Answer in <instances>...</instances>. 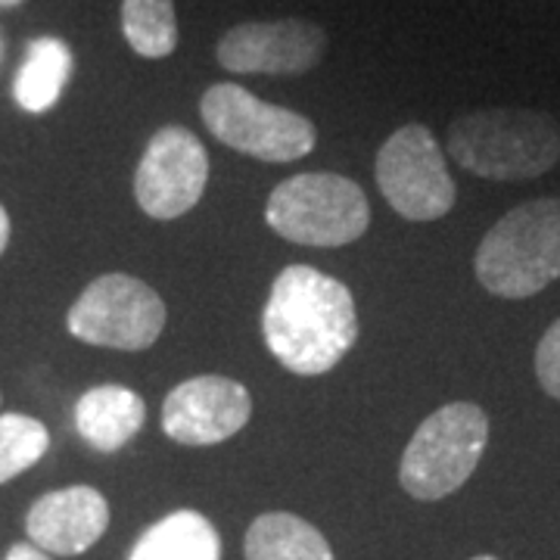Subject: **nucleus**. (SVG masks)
<instances>
[{"label":"nucleus","mask_w":560,"mask_h":560,"mask_svg":"<svg viewBox=\"0 0 560 560\" xmlns=\"http://www.w3.org/2000/svg\"><path fill=\"white\" fill-rule=\"evenodd\" d=\"M261 337L280 368L300 377L334 371L359 340L355 296L312 265H287L261 308Z\"/></svg>","instance_id":"obj_1"},{"label":"nucleus","mask_w":560,"mask_h":560,"mask_svg":"<svg viewBox=\"0 0 560 560\" xmlns=\"http://www.w3.org/2000/svg\"><path fill=\"white\" fill-rule=\"evenodd\" d=\"M448 156L489 180H533L560 162V125L539 109H474L448 125Z\"/></svg>","instance_id":"obj_2"},{"label":"nucleus","mask_w":560,"mask_h":560,"mask_svg":"<svg viewBox=\"0 0 560 560\" xmlns=\"http://www.w3.org/2000/svg\"><path fill=\"white\" fill-rule=\"evenodd\" d=\"M474 275L501 300H529L560 278V197H539L501 215L477 246Z\"/></svg>","instance_id":"obj_3"},{"label":"nucleus","mask_w":560,"mask_h":560,"mask_svg":"<svg viewBox=\"0 0 560 560\" xmlns=\"http://www.w3.org/2000/svg\"><path fill=\"white\" fill-rule=\"evenodd\" d=\"M268 228L300 246H349L371 228V202L359 184L337 172H305L280 180L265 206Z\"/></svg>","instance_id":"obj_4"},{"label":"nucleus","mask_w":560,"mask_h":560,"mask_svg":"<svg viewBox=\"0 0 560 560\" xmlns=\"http://www.w3.org/2000/svg\"><path fill=\"white\" fill-rule=\"evenodd\" d=\"M489 445V415L477 401H448L420 420L399 464L401 489L418 501H440L474 477Z\"/></svg>","instance_id":"obj_5"},{"label":"nucleus","mask_w":560,"mask_h":560,"mask_svg":"<svg viewBox=\"0 0 560 560\" xmlns=\"http://www.w3.org/2000/svg\"><path fill=\"white\" fill-rule=\"evenodd\" d=\"M200 116L212 138L259 162L287 165L308 156L318 143L315 121L287 106L265 103L234 81H219L202 94Z\"/></svg>","instance_id":"obj_6"},{"label":"nucleus","mask_w":560,"mask_h":560,"mask_svg":"<svg viewBox=\"0 0 560 560\" xmlns=\"http://www.w3.org/2000/svg\"><path fill=\"white\" fill-rule=\"evenodd\" d=\"M168 308L147 280L109 271L72 302L66 327L75 340L119 352H143L160 340Z\"/></svg>","instance_id":"obj_7"},{"label":"nucleus","mask_w":560,"mask_h":560,"mask_svg":"<svg viewBox=\"0 0 560 560\" xmlns=\"http://www.w3.org/2000/svg\"><path fill=\"white\" fill-rule=\"evenodd\" d=\"M374 178L383 200L408 221L442 219L458 200V187L448 175L442 147L420 121L401 125L393 138H386L377 153Z\"/></svg>","instance_id":"obj_8"},{"label":"nucleus","mask_w":560,"mask_h":560,"mask_svg":"<svg viewBox=\"0 0 560 560\" xmlns=\"http://www.w3.org/2000/svg\"><path fill=\"white\" fill-rule=\"evenodd\" d=\"M209 153L202 140L184 125L160 128L135 168V200L156 221L187 215L206 194Z\"/></svg>","instance_id":"obj_9"},{"label":"nucleus","mask_w":560,"mask_h":560,"mask_svg":"<svg viewBox=\"0 0 560 560\" xmlns=\"http://www.w3.org/2000/svg\"><path fill=\"white\" fill-rule=\"evenodd\" d=\"M327 54V32L308 20L241 22L219 38L215 60L237 75H305Z\"/></svg>","instance_id":"obj_10"},{"label":"nucleus","mask_w":560,"mask_h":560,"mask_svg":"<svg viewBox=\"0 0 560 560\" xmlns=\"http://www.w3.org/2000/svg\"><path fill=\"white\" fill-rule=\"evenodd\" d=\"M253 418V396L243 383L200 374L178 383L162 401V433L178 445H219Z\"/></svg>","instance_id":"obj_11"},{"label":"nucleus","mask_w":560,"mask_h":560,"mask_svg":"<svg viewBox=\"0 0 560 560\" xmlns=\"http://www.w3.org/2000/svg\"><path fill=\"white\" fill-rule=\"evenodd\" d=\"M109 526V501L94 486H69L40 495L25 517L28 541L44 555L75 558L97 545Z\"/></svg>","instance_id":"obj_12"},{"label":"nucleus","mask_w":560,"mask_h":560,"mask_svg":"<svg viewBox=\"0 0 560 560\" xmlns=\"http://www.w3.org/2000/svg\"><path fill=\"white\" fill-rule=\"evenodd\" d=\"M147 420V405L135 389L103 383L75 401V430L97 452H119L138 436Z\"/></svg>","instance_id":"obj_13"},{"label":"nucleus","mask_w":560,"mask_h":560,"mask_svg":"<svg viewBox=\"0 0 560 560\" xmlns=\"http://www.w3.org/2000/svg\"><path fill=\"white\" fill-rule=\"evenodd\" d=\"M128 560H221L219 529L200 511H175L140 533Z\"/></svg>","instance_id":"obj_14"},{"label":"nucleus","mask_w":560,"mask_h":560,"mask_svg":"<svg viewBox=\"0 0 560 560\" xmlns=\"http://www.w3.org/2000/svg\"><path fill=\"white\" fill-rule=\"evenodd\" d=\"M246 560H334L330 541L318 526L287 511H271L253 521L243 541Z\"/></svg>","instance_id":"obj_15"},{"label":"nucleus","mask_w":560,"mask_h":560,"mask_svg":"<svg viewBox=\"0 0 560 560\" xmlns=\"http://www.w3.org/2000/svg\"><path fill=\"white\" fill-rule=\"evenodd\" d=\"M72 79V50L62 38H35L13 81V97L25 113H47Z\"/></svg>","instance_id":"obj_16"},{"label":"nucleus","mask_w":560,"mask_h":560,"mask_svg":"<svg viewBox=\"0 0 560 560\" xmlns=\"http://www.w3.org/2000/svg\"><path fill=\"white\" fill-rule=\"evenodd\" d=\"M121 35L143 60H165L178 47L175 0H121Z\"/></svg>","instance_id":"obj_17"},{"label":"nucleus","mask_w":560,"mask_h":560,"mask_svg":"<svg viewBox=\"0 0 560 560\" xmlns=\"http://www.w3.org/2000/svg\"><path fill=\"white\" fill-rule=\"evenodd\" d=\"M50 448V433L38 418L0 415V486L35 467Z\"/></svg>","instance_id":"obj_18"},{"label":"nucleus","mask_w":560,"mask_h":560,"mask_svg":"<svg viewBox=\"0 0 560 560\" xmlns=\"http://www.w3.org/2000/svg\"><path fill=\"white\" fill-rule=\"evenodd\" d=\"M536 381L551 399L560 401V318L541 334L536 346Z\"/></svg>","instance_id":"obj_19"},{"label":"nucleus","mask_w":560,"mask_h":560,"mask_svg":"<svg viewBox=\"0 0 560 560\" xmlns=\"http://www.w3.org/2000/svg\"><path fill=\"white\" fill-rule=\"evenodd\" d=\"M3 560H50V555H44L40 548H35L32 541H22V545H13L10 555Z\"/></svg>","instance_id":"obj_20"},{"label":"nucleus","mask_w":560,"mask_h":560,"mask_svg":"<svg viewBox=\"0 0 560 560\" xmlns=\"http://www.w3.org/2000/svg\"><path fill=\"white\" fill-rule=\"evenodd\" d=\"M7 243H10V215H7V209L0 206V256H3V249H7Z\"/></svg>","instance_id":"obj_21"},{"label":"nucleus","mask_w":560,"mask_h":560,"mask_svg":"<svg viewBox=\"0 0 560 560\" xmlns=\"http://www.w3.org/2000/svg\"><path fill=\"white\" fill-rule=\"evenodd\" d=\"M22 0H0V7H20Z\"/></svg>","instance_id":"obj_22"},{"label":"nucleus","mask_w":560,"mask_h":560,"mask_svg":"<svg viewBox=\"0 0 560 560\" xmlns=\"http://www.w3.org/2000/svg\"><path fill=\"white\" fill-rule=\"evenodd\" d=\"M470 560H499V558H492V555H480V558H470Z\"/></svg>","instance_id":"obj_23"}]
</instances>
